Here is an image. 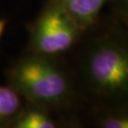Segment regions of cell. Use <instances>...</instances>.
Here are the masks:
<instances>
[{"label": "cell", "mask_w": 128, "mask_h": 128, "mask_svg": "<svg viewBox=\"0 0 128 128\" xmlns=\"http://www.w3.org/2000/svg\"><path fill=\"white\" fill-rule=\"evenodd\" d=\"M7 80L26 102L52 112L68 110L78 99L75 81L57 57L27 50L9 68Z\"/></svg>", "instance_id": "obj_1"}, {"label": "cell", "mask_w": 128, "mask_h": 128, "mask_svg": "<svg viewBox=\"0 0 128 128\" xmlns=\"http://www.w3.org/2000/svg\"><path fill=\"white\" fill-rule=\"evenodd\" d=\"M84 88L107 107L128 104V39L119 32L96 37L80 62Z\"/></svg>", "instance_id": "obj_2"}, {"label": "cell", "mask_w": 128, "mask_h": 128, "mask_svg": "<svg viewBox=\"0 0 128 128\" xmlns=\"http://www.w3.org/2000/svg\"><path fill=\"white\" fill-rule=\"evenodd\" d=\"M84 32L60 5L50 0L30 28L28 51L58 57L72 48Z\"/></svg>", "instance_id": "obj_3"}, {"label": "cell", "mask_w": 128, "mask_h": 128, "mask_svg": "<svg viewBox=\"0 0 128 128\" xmlns=\"http://www.w3.org/2000/svg\"><path fill=\"white\" fill-rule=\"evenodd\" d=\"M60 5L84 32L91 28L99 19L109 0H53Z\"/></svg>", "instance_id": "obj_4"}, {"label": "cell", "mask_w": 128, "mask_h": 128, "mask_svg": "<svg viewBox=\"0 0 128 128\" xmlns=\"http://www.w3.org/2000/svg\"><path fill=\"white\" fill-rule=\"evenodd\" d=\"M52 111L32 104L24 106L20 114L14 120L10 127L14 128H56L59 122L52 115Z\"/></svg>", "instance_id": "obj_5"}, {"label": "cell", "mask_w": 128, "mask_h": 128, "mask_svg": "<svg viewBox=\"0 0 128 128\" xmlns=\"http://www.w3.org/2000/svg\"><path fill=\"white\" fill-rule=\"evenodd\" d=\"M25 104L23 97L12 86H0V127H10Z\"/></svg>", "instance_id": "obj_6"}, {"label": "cell", "mask_w": 128, "mask_h": 128, "mask_svg": "<svg viewBox=\"0 0 128 128\" xmlns=\"http://www.w3.org/2000/svg\"><path fill=\"white\" fill-rule=\"evenodd\" d=\"M96 124L102 128H128V104L108 107L97 117Z\"/></svg>", "instance_id": "obj_7"}, {"label": "cell", "mask_w": 128, "mask_h": 128, "mask_svg": "<svg viewBox=\"0 0 128 128\" xmlns=\"http://www.w3.org/2000/svg\"><path fill=\"white\" fill-rule=\"evenodd\" d=\"M115 10L124 24L128 27V0H112Z\"/></svg>", "instance_id": "obj_8"}, {"label": "cell", "mask_w": 128, "mask_h": 128, "mask_svg": "<svg viewBox=\"0 0 128 128\" xmlns=\"http://www.w3.org/2000/svg\"><path fill=\"white\" fill-rule=\"evenodd\" d=\"M6 20L4 19H0V39H1V37H2V34H3V32L5 30V28H6Z\"/></svg>", "instance_id": "obj_9"}]
</instances>
